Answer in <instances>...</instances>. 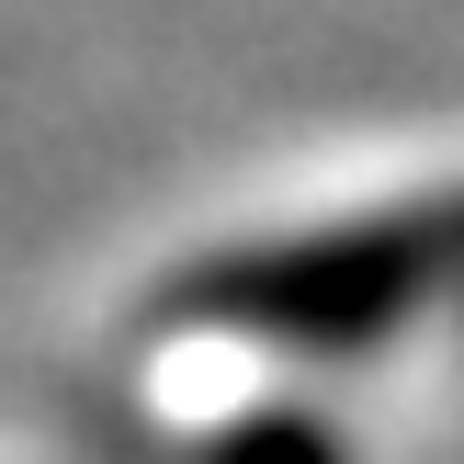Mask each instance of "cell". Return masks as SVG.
Wrapping results in <instances>:
<instances>
[{
	"label": "cell",
	"instance_id": "obj_1",
	"mask_svg": "<svg viewBox=\"0 0 464 464\" xmlns=\"http://www.w3.org/2000/svg\"><path fill=\"white\" fill-rule=\"evenodd\" d=\"M453 249H464V204H453V216L362 227V238H317V249L261 261V272H227V284H204L193 306L261 317V329H295V340H362V329H385V317L453 261Z\"/></svg>",
	"mask_w": 464,
	"mask_h": 464
},
{
	"label": "cell",
	"instance_id": "obj_2",
	"mask_svg": "<svg viewBox=\"0 0 464 464\" xmlns=\"http://www.w3.org/2000/svg\"><path fill=\"white\" fill-rule=\"evenodd\" d=\"M216 464H340L317 430H295V420H261V430H227V453Z\"/></svg>",
	"mask_w": 464,
	"mask_h": 464
}]
</instances>
